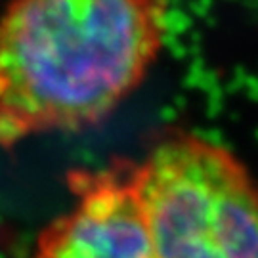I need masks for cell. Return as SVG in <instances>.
I'll return each mask as SVG.
<instances>
[{"instance_id":"cell-1","label":"cell","mask_w":258,"mask_h":258,"mask_svg":"<svg viewBox=\"0 0 258 258\" xmlns=\"http://www.w3.org/2000/svg\"><path fill=\"white\" fill-rule=\"evenodd\" d=\"M166 0H12L0 19V146L109 117L163 48Z\"/></svg>"},{"instance_id":"cell-3","label":"cell","mask_w":258,"mask_h":258,"mask_svg":"<svg viewBox=\"0 0 258 258\" xmlns=\"http://www.w3.org/2000/svg\"><path fill=\"white\" fill-rule=\"evenodd\" d=\"M77 203L42 231L33 258H155L134 166L69 176Z\"/></svg>"},{"instance_id":"cell-2","label":"cell","mask_w":258,"mask_h":258,"mask_svg":"<svg viewBox=\"0 0 258 258\" xmlns=\"http://www.w3.org/2000/svg\"><path fill=\"white\" fill-rule=\"evenodd\" d=\"M155 258H258V189L235 157L176 134L134 166Z\"/></svg>"}]
</instances>
